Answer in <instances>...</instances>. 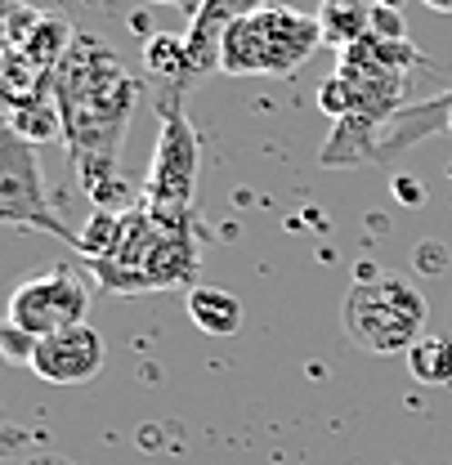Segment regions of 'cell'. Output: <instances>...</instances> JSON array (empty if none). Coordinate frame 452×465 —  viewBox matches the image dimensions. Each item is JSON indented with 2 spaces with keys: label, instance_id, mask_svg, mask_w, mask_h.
I'll use <instances>...</instances> for the list:
<instances>
[{
  "label": "cell",
  "instance_id": "6da1fadb",
  "mask_svg": "<svg viewBox=\"0 0 452 465\" xmlns=\"http://www.w3.org/2000/svg\"><path fill=\"white\" fill-rule=\"evenodd\" d=\"M139 94H144V81L126 67V58L108 41L76 32L55 76V108L67 162L81 179V188L99 202V211L116 193L121 153H126V134H130V116L139 108Z\"/></svg>",
  "mask_w": 452,
  "mask_h": 465
},
{
  "label": "cell",
  "instance_id": "7a4b0ae2",
  "mask_svg": "<svg viewBox=\"0 0 452 465\" xmlns=\"http://www.w3.org/2000/svg\"><path fill=\"white\" fill-rule=\"evenodd\" d=\"M76 251L90 264L95 282L113 295L193 287L197 278L193 215H162L144 202H135L130 211H95Z\"/></svg>",
  "mask_w": 452,
  "mask_h": 465
},
{
  "label": "cell",
  "instance_id": "3957f363",
  "mask_svg": "<svg viewBox=\"0 0 452 465\" xmlns=\"http://www.w3.org/2000/svg\"><path fill=\"white\" fill-rule=\"evenodd\" d=\"M345 336L367 353L395 358L412 353V345L426 336L430 322V304L421 287H412L403 273H381V269H363L354 278V287L345 291V309H340Z\"/></svg>",
  "mask_w": 452,
  "mask_h": 465
},
{
  "label": "cell",
  "instance_id": "277c9868",
  "mask_svg": "<svg viewBox=\"0 0 452 465\" xmlns=\"http://www.w3.org/2000/svg\"><path fill=\"white\" fill-rule=\"evenodd\" d=\"M318 45H327L318 14L265 5L237 18L220 41V72L225 76H291Z\"/></svg>",
  "mask_w": 452,
  "mask_h": 465
},
{
  "label": "cell",
  "instance_id": "5b68a950",
  "mask_svg": "<svg viewBox=\"0 0 452 465\" xmlns=\"http://www.w3.org/2000/svg\"><path fill=\"white\" fill-rule=\"evenodd\" d=\"M76 32L67 27V18L45 14L36 5L9 0L5 5V104H32V99H50L55 94V76L63 58L72 50Z\"/></svg>",
  "mask_w": 452,
  "mask_h": 465
},
{
  "label": "cell",
  "instance_id": "8992f818",
  "mask_svg": "<svg viewBox=\"0 0 452 465\" xmlns=\"http://www.w3.org/2000/svg\"><path fill=\"white\" fill-rule=\"evenodd\" d=\"M157 148L144 174V193L139 202L162 211V215H193V193H197V157H202V139L193 130V121L184 113V99L157 94Z\"/></svg>",
  "mask_w": 452,
  "mask_h": 465
},
{
  "label": "cell",
  "instance_id": "52a82bcc",
  "mask_svg": "<svg viewBox=\"0 0 452 465\" xmlns=\"http://www.w3.org/2000/svg\"><path fill=\"white\" fill-rule=\"evenodd\" d=\"M0 220L9 229L27 232H50L67 246H81V232L72 224H63L45 193V174H41V157L36 143L23 139L18 130L0 134Z\"/></svg>",
  "mask_w": 452,
  "mask_h": 465
},
{
  "label": "cell",
  "instance_id": "ba28073f",
  "mask_svg": "<svg viewBox=\"0 0 452 465\" xmlns=\"http://www.w3.org/2000/svg\"><path fill=\"white\" fill-rule=\"evenodd\" d=\"M90 313V287L81 273L72 269H45L32 273L27 282H18L9 295V331L27 336V341H45L55 331L81 327Z\"/></svg>",
  "mask_w": 452,
  "mask_h": 465
},
{
  "label": "cell",
  "instance_id": "9c48e42d",
  "mask_svg": "<svg viewBox=\"0 0 452 465\" xmlns=\"http://www.w3.org/2000/svg\"><path fill=\"white\" fill-rule=\"evenodd\" d=\"M104 362H108V345L90 322L36 341L32 358H27L32 376H41L45 385H85L104 371Z\"/></svg>",
  "mask_w": 452,
  "mask_h": 465
},
{
  "label": "cell",
  "instance_id": "30bf717a",
  "mask_svg": "<svg viewBox=\"0 0 452 465\" xmlns=\"http://www.w3.org/2000/svg\"><path fill=\"white\" fill-rule=\"evenodd\" d=\"M256 9H265V0H202L197 5V14L184 27V41H188V85H197L202 76L220 72V41H225V32L237 18L256 14Z\"/></svg>",
  "mask_w": 452,
  "mask_h": 465
},
{
  "label": "cell",
  "instance_id": "8fae6325",
  "mask_svg": "<svg viewBox=\"0 0 452 465\" xmlns=\"http://www.w3.org/2000/svg\"><path fill=\"white\" fill-rule=\"evenodd\" d=\"M435 130H448V134H452V85L444 90V94H435V99L417 104V108H403V113L386 125L381 148H377V162L398 157V153H407V148L426 143Z\"/></svg>",
  "mask_w": 452,
  "mask_h": 465
},
{
  "label": "cell",
  "instance_id": "7c38bea8",
  "mask_svg": "<svg viewBox=\"0 0 452 465\" xmlns=\"http://www.w3.org/2000/svg\"><path fill=\"white\" fill-rule=\"evenodd\" d=\"M188 318H193L197 331H206V336H233V331L242 327V300L225 287L197 282V287L188 291Z\"/></svg>",
  "mask_w": 452,
  "mask_h": 465
},
{
  "label": "cell",
  "instance_id": "4fadbf2b",
  "mask_svg": "<svg viewBox=\"0 0 452 465\" xmlns=\"http://www.w3.org/2000/svg\"><path fill=\"white\" fill-rule=\"evenodd\" d=\"M372 9H377V5H363V0H323L318 23H323L327 45H336V50L358 45V41L372 32Z\"/></svg>",
  "mask_w": 452,
  "mask_h": 465
},
{
  "label": "cell",
  "instance_id": "5bb4252c",
  "mask_svg": "<svg viewBox=\"0 0 452 465\" xmlns=\"http://www.w3.org/2000/svg\"><path fill=\"white\" fill-rule=\"evenodd\" d=\"M407 371H412L421 385H452V341L426 331V336L412 345V353H407Z\"/></svg>",
  "mask_w": 452,
  "mask_h": 465
},
{
  "label": "cell",
  "instance_id": "9a60e30c",
  "mask_svg": "<svg viewBox=\"0 0 452 465\" xmlns=\"http://www.w3.org/2000/svg\"><path fill=\"white\" fill-rule=\"evenodd\" d=\"M27 465H76V461H67L58 452H36V457H27Z\"/></svg>",
  "mask_w": 452,
  "mask_h": 465
},
{
  "label": "cell",
  "instance_id": "2e32d148",
  "mask_svg": "<svg viewBox=\"0 0 452 465\" xmlns=\"http://www.w3.org/2000/svg\"><path fill=\"white\" fill-rule=\"evenodd\" d=\"M148 5H179V9H193V14H197L202 0H148Z\"/></svg>",
  "mask_w": 452,
  "mask_h": 465
},
{
  "label": "cell",
  "instance_id": "e0dca14e",
  "mask_svg": "<svg viewBox=\"0 0 452 465\" xmlns=\"http://www.w3.org/2000/svg\"><path fill=\"white\" fill-rule=\"evenodd\" d=\"M426 9H435V14H452V0H421Z\"/></svg>",
  "mask_w": 452,
  "mask_h": 465
},
{
  "label": "cell",
  "instance_id": "ac0fdd59",
  "mask_svg": "<svg viewBox=\"0 0 452 465\" xmlns=\"http://www.w3.org/2000/svg\"><path fill=\"white\" fill-rule=\"evenodd\" d=\"M363 5H386V0H363ZM390 5H398V0H390Z\"/></svg>",
  "mask_w": 452,
  "mask_h": 465
}]
</instances>
